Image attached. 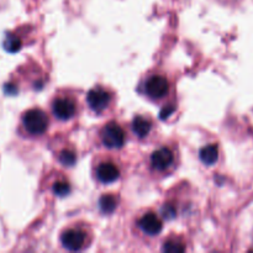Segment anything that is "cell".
I'll use <instances>...</instances> for the list:
<instances>
[{
    "mask_svg": "<svg viewBox=\"0 0 253 253\" xmlns=\"http://www.w3.org/2000/svg\"><path fill=\"white\" fill-rule=\"evenodd\" d=\"M162 250L165 252H183L185 251V246L178 241H167L163 245Z\"/></svg>",
    "mask_w": 253,
    "mask_h": 253,
    "instance_id": "cell-16",
    "label": "cell"
},
{
    "mask_svg": "<svg viewBox=\"0 0 253 253\" xmlns=\"http://www.w3.org/2000/svg\"><path fill=\"white\" fill-rule=\"evenodd\" d=\"M25 128L31 135H42L48 127V119L47 115L40 109H31L26 111L22 118Z\"/></svg>",
    "mask_w": 253,
    "mask_h": 253,
    "instance_id": "cell-1",
    "label": "cell"
},
{
    "mask_svg": "<svg viewBox=\"0 0 253 253\" xmlns=\"http://www.w3.org/2000/svg\"><path fill=\"white\" fill-rule=\"evenodd\" d=\"M146 93L152 99H162L169 90L168 81L162 76H153L146 82Z\"/></svg>",
    "mask_w": 253,
    "mask_h": 253,
    "instance_id": "cell-3",
    "label": "cell"
},
{
    "mask_svg": "<svg viewBox=\"0 0 253 253\" xmlns=\"http://www.w3.org/2000/svg\"><path fill=\"white\" fill-rule=\"evenodd\" d=\"M199 157L202 162L207 166L215 165L219 158V148L216 145H208L200 150Z\"/></svg>",
    "mask_w": 253,
    "mask_h": 253,
    "instance_id": "cell-10",
    "label": "cell"
},
{
    "mask_svg": "<svg viewBox=\"0 0 253 253\" xmlns=\"http://www.w3.org/2000/svg\"><path fill=\"white\" fill-rule=\"evenodd\" d=\"M99 205H100L101 211L105 214H110L116 208V198L114 195H104L99 200Z\"/></svg>",
    "mask_w": 253,
    "mask_h": 253,
    "instance_id": "cell-12",
    "label": "cell"
},
{
    "mask_svg": "<svg viewBox=\"0 0 253 253\" xmlns=\"http://www.w3.org/2000/svg\"><path fill=\"white\" fill-rule=\"evenodd\" d=\"M101 141L108 148H120L125 143V132L115 123H110L101 130Z\"/></svg>",
    "mask_w": 253,
    "mask_h": 253,
    "instance_id": "cell-2",
    "label": "cell"
},
{
    "mask_svg": "<svg viewBox=\"0 0 253 253\" xmlns=\"http://www.w3.org/2000/svg\"><path fill=\"white\" fill-rule=\"evenodd\" d=\"M173 160V153L169 148H160V150L155 151L151 157V162H152V166L158 170H166L167 168H169L172 166Z\"/></svg>",
    "mask_w": 253,
    "mask_h": 253,
    "instance_id": "cell-7",
    "label": "cell"
},
{
    "mask_svg": "<svg viewBox=\"0 0 253 253\" xmlns=\"http://www.w3.org/2000/svg\"><path fill=\"white\" fill-rule=\"evenodd\" d=\"M53 114L59 120H69L76 114V103L69 98H59L53 103Z\"/></svg>",
    "mask_w": 253,
    "mask_h": 253,
    "instance_id": "cell-6",
    "label": "cell"
},
{
    "mask_svg": "<svg viewBox=\"0 0 253 253\" xmlns=\"http://www.w3.org/2000/svg\"><path fill=\"white\" fill-rule=\"evenodd\" d=\"M76 153L73 152V151H69V150H66V151H62L61 155H59V162L62 163L63 166H68V167H71V166H73L74 163H76Z\"/></svg>",
    "mask_w": 253,
    "mask_h": 253,
    "instance_id": "cell-14",
    "label": "cell"
},
{
    "mask_svg": "<svg viewBox=\"0 0 253 253\" xmlns=\"http://www.w3.org/2000/svg\"><path fill=\"white\" fill-rule=\"evenodd\" d=\"M132 130L138 137H146L151 131V123L142 116H137L132 121Z\"/></svg>",
    "mask_w": 253,
    "mask_h": 253,
    "instance_id": "cell-11",
    "label": "cell"
},
{
    "mask_svg": "<svg viewBox=\"0 0 253 253\" xmlns=\"http://www.w3.org/2000/svg\"><path fill=\"white\" fill-rule=\"evenodd\" d=\"M110 100V94L101 88L91 89L88 93V95H86V101H88L89 108L95 111V113H101L103 110H105Z\"/></svg>",
    "mask_w": 253,
    "mask_h": 253,
    "instance_id": "cell-4",
    "label": "cell"
},
{
    "mask_svg": "<svg viewBox=\"0 0 253 253\" xmlns=\"http://www.w3.org/2000/svg\"><path fill=\"white\" fill-rule=\"evenodd\" d=\"M138 225H140L141 230H142L145 234L151 235V236L160 234L161 230H162V221H161L160 217H158L157 215L152 214V212L146 214L145 216L141 217Z\"/></svg>",
    "mask_w": 253,
    "mask_h": 253,
    "instance_id": "cell-8",
    "label": "cell"
},
{
    "mask_svg": "<svg viewBox=\"0 0 253 253\" xmlns=\"http://www.w3.org/2000/svg\"><path fill=\"white\" fill-rule=\"evenodd\" d=\"M71 192V187L67 182L64 180H58V182L54 183L53 185V193L58 197H66V195L69 194Z\"/></svg>",
    "mask_w": 253,
    "mask_h": 253,
    "instance_id": "cell-15",
    "label": "cell"
},
{
    "mask_svg": "<svg viewBox=\"0 0 253 253\" xmlns=\"http://www.w3.org/2000/svg\"><path fill=\"white\" fill-rule=\"evenodd\" d=\"M4 48L6 49V51L11 52V53L17 52L21 48V40L17 39L16 36L9 35V36H6V39H5L4 41Z\"/></svg>",
    "mask_w": 253,
    "mask_h": 253,
    "instance_id": "cell-13",
    "label": "cell"
},
{
    "mask_svg": "<svg viewBox=\"0 0 253 253\" xmlns=\"http://www.w3.org/2000/svg\"><path fill=\"white\" fill-rule=\"evenodd\" d=\"M163 216L167 217V219H172V217L175 216V209L170 205H166L165 208L162 209Z\"/></svg>",
    "mask_w": 253,
    "mask_h": 253,
    "instance_id": "cell-17",
    "label": "cell"
},
{
    "mask_svg": "<svg viewBox=\"0 0 253 253\" xmlns=\"http://www.w3.org/2000/svg\"><path fill=\"white\" fill-rule=\"evenodd\" d=\"M119 175H120V170L111 162L101 163L96 169V177L101 183H105V184L115 182Z\"/></svg>",
    "mask_w": 253,
    "mask_h": 253,
    "instance_id": "cell-9",
    "label": "cell"
},
{
    "mask_svg": "<svg viewBox=\"0 0 253 253\" xmlns=\"http://www.w3.org/2000/svg\"><path fill=\"white\" fill-rule=\"evenodd\" d=\"M63 246L69 251H78L85 244V234L82 230L69 229L61 237Z\"/></svg>",
    "mask_w": 253,
    "mask_h": 253,
    "instance_id": "cell-5",
    "label": "cell"
}]
</instances>
